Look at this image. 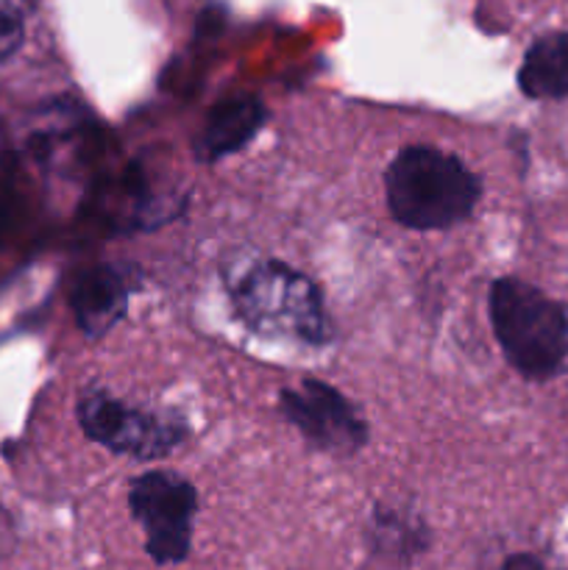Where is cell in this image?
Listing matches in <instances>:
<instances>
[{"instance_id":"7","label":"cell","mask_w":568,"mask_h":570,"mask_svg":"<svg viewBox=\"0 0 568 570\" xmlns=\"http://www.w3.org/2000/svg\"><path fill=\"white\" fill-rule=\"evenodd\" d=\"M265 126V106L256 98H228L212 109L198 142L195 156L200 161H217L243 150Z\"/></svg>"},{"instance_id":"4","label":"cell","mask_w":568,"mask_h":570,"mask_svg":"<svg viewBox=\"0 0 568 570\" xmlns=\"http://www.w3.org/2000/svg\"><path fill=\"white\" fill-rule=\"evenodd\" d=\"M134 521L143 527L145 551L159 566H176L193 546V521L198 493L184 476L170 471H148L128 490Z\"/></svg>"},{"instance_id":"2","label":"cell","mask_w":568,"mask_h":570,"mask_svg":"<svg viewBox=\"0 0 568 570\" xmlns=\"http://www.w3.org/2000/svg\"><path fill=\"white\" fill-rule=\"evenodd\" d=\"M488 315L507 362L532 382L555 379L568 362V306L521 278H496Z\"/></svg>"},{"instance_id":"3","label":"cell","mask_w":568,"mask_h":570,"mask_svg":"<svg viewBox=\"0 0 568 570\" xmlns=\"http://www.w3.org/2000/svg\"><path fill=\"white\" fill-rule=\"evenodd\" d=\"M228 293L237 315L256 334L298 340L306 345H321L329 340L321 289L312 278L284 262H243L228 273Z\"/></svg>"},{"instance_id":"11","label":"cell","mask_w":568,"mask_h":570,"mask_svg":"<svg viewBox=\"0 0 568 570\" xmlns=\"http://www.w3.org/2000/svg\"><path fill=\"white\" fill-rule=\"evenodd\" d=\"M33 6L37 0H0V59H9L20 50Z\"/></svg>"},{"instance_id":"8","label":"cell","mask_w":568,"mask_h":570,"mask_svg":"<svg viewBox=\"0 0 568 570\" xmlns=\"http://www.w3.org/2000/svg\"><path fill=\"white\" fill-rule=\"evenodd\" d=\"M518 87L532 100L568 98V31L535 39L518 67Z\"/></svg>"},{"instance_id":"6","label":"cell","mask_w":568,"mask_h":570,"mask_svg":"<svg viewBox=\"0 0 568 570\" xmlns=\"http://www.w3.org/2000/svg\"><path fill=\"white\" fill-rule=\"evenodd\" d=\"M278 406L312 445L332 454H354L368 443V426L356 406L332 384L304 379L298 387L282 390Z\"/></svg>"},{"instance_id":"10","label":"cell","mask_w":568,"mask_h":570,"mask_svg":"<svg viewBox=\"0 0 568 570\" xmlns=\"http://www.w3.org/2000/svg\"><path fill=\"white\" fill-rule=\"evenodd\" d=\"M371 540L373 549L395 557V560L415 557L423 549V543H427V527L415 515H410V512L393 510V507H379L373 512Z\"/></svg>"},{"instance_id":"5","label":"cell","mask_w":568,"mask_h":570,"mask_svg":"<svg viewBox=\"0 0 568 570\" xmlns=\"http://www.w3.org/2000/svg\"><path fill=\"white\" fill-rule=\"evenodd\" d=\"M84 434L115 454L134 460H159L184 440L182 421L137 410L106 393H87L78 404Z\"/></svg>"},{"instance_id":"12","label":"cell","mask_w":568,"mask_h":570,"mask_svg":"<svg viewBox=\"0 0 568 570\" xmlns=\"http://www.w3.org/2000/svg\"><path fill=\"white\" fill-rule=\"evenodd\" d=\"M496 570H551L549 562L535 551H510L499 560Z\"/></svg>"},{"instance_id":"9","label":"cell","mask_w":568,"mask_h":570,"mask_svg":"<svg viewBox=\"0 0 568 570\" xmlns=\"http://www.w3.org/2000/svg\"><path fill=\"white\" fill-rule=\"evenodd\" d=\"M126 278L117 276L115 271H98L84 278L76 293V315L78 326L87 334H100L120 317L126 306Z\"/></svg>"},{"instance_id":"1","label":"cell","mask_w":568,"mask_h":570,"mask_svg":"<svg viewBox=\"0 0 568 570\" xmlns=\"http://www.w3.org/2000/svg\"><path fill=\"white\" fill-rule=\"evenodd\" d=\"M384 195L395 223L415 232H438L457 226L477 209L482 184L449 150L410 145L390 161Z\"/></svg>"}]
</instances>
